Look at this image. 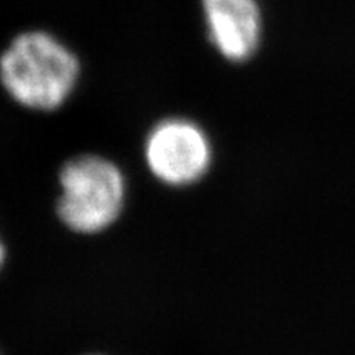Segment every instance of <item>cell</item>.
<instances>
[{
  "label": "cell",
  "mask_w": 355,
  "mask_h": 355,
  "mask_svg": "<svg viewBox=\"0 0 355 355\" xmlns=\"http://www.w3.org/2000/svg\"><path fill=\"white\" fill-rule=\"evenodd\" d=\"M78 78V58L43 32L20 35L0 56L2 86L28 109L55 110L63 105Z\"/></svg>",
  "instance_id": "6da1fadb"
},
{
  "label": "cell",
  "mask_w": 355,
  "mask_h": 355,
  "mask_svg": "<svg viewBox=\"0 0 355 355\" xmlns=\"http://www.w3.org/2000/svg\"><path fill=\"white\" fill-rule=\"evenodd\" d=\"M56 212L76 234H99L119 219L125 202L127 183L115 163L97 155L69 159L60 171Z\"/></svg>",
  "instance_id": "7a4b0ae2"
},
{
  "label": "cell",
  "mask_w": 355,
  "mask_h": 355,
  "mask_svg": "<svg viewBox=\"0 0 355 355\" xmlns=\"http://www.w3.org/2000/svg\"><path fill=\"white\" fill-rule=\"evenodd\" d=\"M145 162L152 175L170 186L198 183L209 170L212 146L206 132L188 119L158 122L145 140Z\"/></svg>",
  "instance_id": "3957f363"
},
{
  "label": "cell",
  "mask_w": 355,
  "mask_h": 355,
  "mask_svg": "<svg viewBox=\"0 0 355 355\" xmlns=\"http://www.w3.org/2000/svg\"><path fill=\"white\" fill-rule=\"evenodd\" d=\"M211 43L230 61H245L257 51L261 15L255 0H202Z\"/></svg>",
  "instance_id": "277c9868"
},
{
  "label": "cell",
  "mask_w": 355,
  "mask_h": 355,
  "mask_svg": "<svg viewBox=\"0 0 355 355\" xmlns=\"http://www.w3.org/2000/svg\"><path fill=\"white\" fill-rule=\"evenodd\" d=\"M6 257H7V250H6V245H3L2 239H0V270H2L3 263H6Z\"/></svg>",
  "instance_id": "5b68a950"
}]
</instances>
